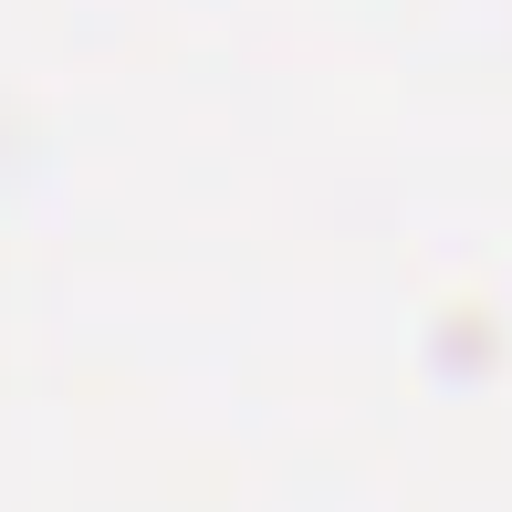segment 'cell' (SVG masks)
I'll return each instance as SVG.
<instances>
[]
</instances>
